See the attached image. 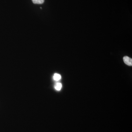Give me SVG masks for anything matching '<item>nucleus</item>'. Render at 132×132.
I'll return each instance as SVG.
<instances>
[{"mask_svg":"<svg viewBox=\"0 0 132 132\" xmlns=\"http://www.w3.org/2000/svg\"><path fill=\"white\" fill-rule=\"evenodd\" d=\"M123 61L125 64L128 66H132V59L128 56H125L123 57Z\"/></svg>","mask_w":132,"mask_h":132,"instance_id":"nucleus-1","label":"nucleus"},{"mask_svg":"<svg viewBox=\"0 0 132 132\" xmlns=\"http://www.w3.org/2000/svg\"><path fill=\"white\" fill-rule=\"evenodd\" d=\"M54 87L55 88L57 91H60L61 90L62 87V85L61 83L58 82V83L55 84Z\"/></svg>","mask_w":132,"mask_h":132,"instance_id":"nucleus-3","label":"nucleus"},{"mask_svg":"<svg viewBox=\"0 0 132 132\" xmlns=\"http://www.w3.org/2000/svg\"><path fill=\"white\" fill-rule=\"evenodd\" d=\"M34 4H42L44 3L45 0H32Z\"/></svg>","mask_w":132,"mask_h":132,"instance_id":"nucleus-4","label":"nucleus"},{"mask_svg":"<svg viewBox=\"0 0 132 132\" xmlns=\"http://www.w3.org/2000/svg\"><path fill=\"white\" fill-rule=\"evenodd\" d=\"M61 77L60 75L58 73H55L53 76V79L54 80L58 81L61 79Z\"/></svg>","mask_w":132,"mask_h":132,"instance_id":"nucleus-2","label":"nucleus"}]
</instances>
